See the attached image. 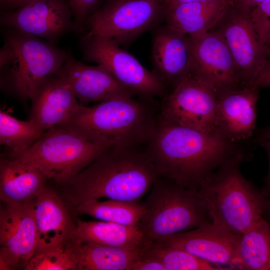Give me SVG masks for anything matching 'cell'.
I'll list each match as a JSON object with an SVG mask.
<instances>
[{
    "label": "cell",
    "mask_w": 270,
    "mask_h": 270,
    "mask_svg": "<svg viewBox=\"0 0 270 270\" xmlns=\"http://www.w3.org/2000/svg\"><path fill=\"white\" fill-rule=\"evenodd\" d=\"M146 252L160 260L166 270H222L184 250L160 243L150 242Z\"/></svg>",
    "instance_id": "83f0119b"
},
{
    "label": "cell",
    "mask_w": 270,
    "mask_h": 270,
    "mask_svg": "<svg viewBox=\"0 0 270 270\" xmlns=\"http://www.w3.org/2000/svg\"><path fill=\"white\" fill-rule=\"evenodd\" d=\"M34 202L4 203L0 210V247L18 256L24 267L34 255L36 246Z\"/></svg>",
    "instance_id": "ffe728a7"
},
{
    "label": "cell",
    "mask_w": 270,
    "mask_h": 270,
    "mask_svg": "<svg viewBox=\"0 0 270 270\" xmlns=\"http://www.w3.org/2000/svg\"><path fill=\"white\" fill-rule=\"evenodd\" d=\"M128 248L80 242L78 270H131L147 245Z\"/></svg>",
    "instance_id": "cb8c5ba5"
},
{
    "label": "cell",
    "mask_w": 270,
    "mask_h": 270,
    "mask_svg": "<svg viewBox=\"0 0 270 270\" xmlns=\"http://www.w3.org/2000/svg\"><path fill=\"white\" fill-rule=\"evenodd\" d=\"M212 30L224 38L240 70L242 86H252L270 48L258 40L250 12L234 5Z\"/></svg>",
    "instance_id": "7c38bea8"
},
{
    "label": "cell",
    "mask_w": 270,
    "mask_h": 270,
    "mask_svg": "<svg viewBox=\"0 0 270 270\" xmlns=\"http://www.w3.org/2000/svg\"><path fill=\"white\" fill-rule=\"evenodd\" d=\"M252 141L254 143L258 144L262 142L270 144V126L259 130Z\"/></svg>",
    "instance_id": "74e56055"
},
{
    "label": "cell",
    "mask_w": 270,
    "mask_h": 270,
    "mask_svg": "<svg viewBox=\"0 0 270 270\" xmlns=\"http://www.w3.org/2000/svg\"><path fill=\"white\" fill-rule=\"evenodd\" d=\"M12 29L0 50V70H8L18 96L31 100L48 77L59 73L70 54L38 36Z\"/></svg>",
    "instance_id": "8992f818"
},
{
    "label": "cell",
    "mask_w": 270,
    "mask_h": 270,
    "mask_svg": "<svg viewBox=\"0 0 270 270\" xmlns=\"http://www.w3.org/2000/svg\"><path fill=\"white\" fill-rule=\"evenodd\" d=\"M48 180L31 164L4 156L0 160V198L3 203L35 202Z\"/></svg>",
    "instance_id": "44dd1931"
},
{
    "label": "cell",
    "mask_w": 270,
    "mask_h": 270,
    "mask_svg": "<svg viewBox=\"0 0 270 270\" xmlns=\"http://www.w3.org/2000/svg\"><path fill=\"white\" fill-rule=\"evenodd\" d=\"M152 102L120 97L92 106L81 104L61 126L108 148L144 146L158 123Z\"/></svg>",
    "instance_id": "3957f363"
},
{
    "label": "cell",
    "mask_w": 270,
    "mask_h": 270,
    "mask_svg": "<svg viewBox=\"0 0 270 270\" xmlns=\"http://www.w3.org/2000/svg\"><path fill=\"white\" fill-rule=\"evenodd\" d=\"M250 17L259 40L270 48V0H266L252 8Z\"/></svg>",
    "instance_id": "f546056e"
},
{
    "label": "cell",
    "mask_w": 270,
    "mask_h": 270,
    "mask_svg": "<svg viewBox=\"0 0 270 270\" xmlns=\"http://www.w3.org/2000/svg\"><path fill=\"white\" fill-rule=\"evenodd\" d=\"M145 212L143 204L108 199L84 202L77 207L74 214L86 215L99 220L138 227Z\"/></svg>",
    "instance_id": "484cf974"
},
{
    "label": "cell",
    "mask_w": 270,
    "mask_h": 270,
    "mask_svg": "<svg viewBox=\"0 0 270 270\" xmlns=\"http://www.w3.org/2000/svg\"><path fill=\"white\" fill-rule=\"evenodd\" d=\"M86 60L106 69L118 82L132 90L141 99L152 101L169 92L165 84L144 68L132 54L121 48L114 39L94 36L84 40Z\"/></svg>",
    "instance_id": "9c48e42d"
},
{
    "label": "cell",
    "mask_w": 270,
    "mask_h": 270,
    "mask_svg": "<svg viewBox=\"0 0 270 270\" xmlns=\"http://www.w3.org/2000/svg\"><path fill=\"white\" fill-rule=\"evenodd\" d=\"M0 22L44 38L52 44L70 30H74L68 0H34L14 10L2 12Z\"/></svg>",
    "instance_id": "4fadbf2b"
},
{
    "label": "cell",
    "mask_w": 270,
    "mask_h": 270,
    "mask_svg": "<svg viewBox=\"0 0 270 270\" xmlns=\"http://www.w3.org/2000/svg\"><path fill=\"white\" fill-rule=\"evenodd\" d=\"M30 100V120L42 134L64 124L81 104L70 84L58 74L48 77Z\"/></svg>",
    "instance_id": "ac0fdd59"
},
{
    "label": "cell",
    "mask_w": 270,
    "mask_h": 270,
    "mask_svg": "<svg viewBox=\"0 0 270 270\" xmlns=\"http://www.w3.org/2000/svg\"><path fill=\"white\" fill-rule=\"evenodd\" d=\"M159 177L144 146L110 147L55 190L74 214L80 204L91 200L138 202Z\"/></svg>",
    "instance_id": "7a4b0ae2"
},
{
    "label": "cell",
    "mask_w": 270,
    "mask_h": 270,
    "mask_svg": "<svg viewBox=\"0 0 270 270\" xmlns=\"http://www.w3.org/2000/svg\"><path fill=\"white\" fill-rule=\"evenodd\" d=\"M236 268L270 270V222L264 217L240 236Z\"/></svg>",
    "instance_id": "d4e9b609"
},
{
    "label": "cell",
    "mask_w": 270,
    "mask_h": 270,
    "mask_svg": "<svg viewBox=\"0 0 270 270\" xmlns=\"http://www.w3.org/2000/svg\"><path fill=\"white\" fill-rule=\"evenodd\" d=\"M206 0H164L166 8H170L180 4Z\"/></svg>",
    "instance_id": "f35d334b"
},
{
    "label": "cell",
    "mask_w": 270,
    "mask_h": 270,
    "mask_svg": "<svg viewBox=\"0 0 270 270\" xmlns=\"http://www.w3.org/2000/svg\"><path fill=\"white\" fill-rule=\"evenodd\" d=\"M252 86L258 90L270 87V58L262 66Z\"/></svg>",
    "instance_id": "836d02e7"
},
{
    "label": "cell",
    "mask_w": 270,
    "mask_h": 270,
    "mask_svg": "<svg viewBox=\"0 0 270 270\" xmlns=\"http://www.w3.org/2000/svg\"><path fill=\"white\" fill-rule=\"evenodd\" d=\"M34 0H0L1 10L4 12L17 9Z\"/></svg>",
    "instance_id": "e575fe53"
},
{
    "label": "cell",
    "mask_w": 270,
    "mask_h": 270,
    "mask_svg": "<svg viewBox=\"0 0 270 270\" xmlns=\"http://www.w3.org/2000/svg\"><path fill=\"white\" fill-rule=\"evenodd\" d=\"M258 145L260 146L265 150L268 157L269 164L268 171L266 180V184L265 190L263 192L266 197L270 198V144L262 142L259 144Z\"/></svg>",
    "instance_id": "8d00e7d4"
},
{
    "label": "cell",
    "mask_w": 270,
    "mask_h": 270,
    "mask_svg": "<svg viewBox=\"0 0 270 270\" xmlns=\"http://www.w3.org/2000/svg\"><path fill=\"white\" fill-rule=\"evenodd\" d=\"M58 75L70 84L83 104L116 98H132L136 94L104 67L86 64L70 54Z\"/></svg>",
    "instance_id": "e0dca14e"
},
{
    "label": "cell",
    "mask_w": 270,
    "mask_h": 270,
    "mask_svg": "<svg viewBox=\"0 0 270 270\" xmlns=\"http://www.w3.org/2000/svg\"><path fill=\"white\" fill-rule=\"evenodd\" d=\"M131 270H166L160 260L154 256L148 254L145 250L144 254L134 262Z\"/></svg>",
    "instance_id": "1f68e13d"
},
{
    "label": "cell",
    "mask_w": 270,
    "mask_h": 270,
    "mask_svg": "<svg viewBox=\"0 0 270 270\" xmlns=\"http://www.w3.org/2000/svg\"><path fill=\"white\" fill-rule=\"evenodd\" d=\"M72 10L75 30H83L86 15L98 0H68Z\"/></svg>",
    "instance_id": "4dcf8cb0"
},
{
    "label": "cell",
    "mask_w": 270,
    "mask_h": 270,
    "mask_svg": "<svg viewBox=\"0 0 270 270\" xmlns=\"http://www.w3.org/2000/svg\"><path fill=\"white\" fill-rule=\"evenodd\" d=\"M20 262V258L16 254L8 248L0 247V270H16L18 268Z\"/></svg>",
    "instance_id": "d6a6232c"
},
{
    "label": "cell",
    "mask_w": 270,
    "mask_h": 270,
    "mask_svg": "<svg viewBox=\"0 0 270 270\" xmlns=\"http://www.w3.org/2000/svg\"><path fill=\"white\" fill-rule=\"evenodd\" d=\"M234 5V0H206L166 8V25L188 36L206 32Z\"/></svg>",
    "instance_id": "7402d4cb"
},
{
    "label": "cell",
    "mask_w": 270,
    "mask_h": 270,
    "mask_svg": "<svg viewBox=\"0 0 270 270\" xmlns=\"http://www.w3.org/2000/svg\"><path fill=\"white\" fill-rule=\"evenodd\" d=\"M107 148L64 126H56L23 152L4 156L36 166L57 185L74 176Z\"/></svg>",
    "instance_id": "52a82bcc"
},
{
    "label": "cell",
    "mask_w": 270,
    "mask_h": 270,
    "mask_svg": "<svg viewBox=\"0 0 270 270\" xmlns=\"http://www.w3.org/2000/svg\"><path fill=\"white\" fill-rule=\"evenodd\" d=\"M188 75L200 80L216 96L242 85L240 70L222 36L214 30L188 36Z\"/></svg>",
    "instance_id": "30bf717a"
},
{
    "label": "cell",
    "mask_w": 270,
    "mask_h": 270,
    "mask_svg": "<svg viewBox=\"0 0 270 270\" xmlns=\"http://www.w3.org/2000/svg\"><path fill=\"white\" fill-rule=\"evenodd\" d=\"M152 72L172 90L188 75V36L166 25L160 28L152 38Z\"/></svg>",
    "instance_id": "d6986e66"
},
{
    "label": "cell",
    "mask_w": 270,
    "mask_h": 270,
    "mask_svg": "<svg viewBox=\"0 0 270 270\" xmlns=\"http://www.w3.org/2000/svg\"><path fill=\"white\" fill-rule=\"evenodd\" d=\"M240 236L211 222L154 243L182 250L222 270H226L224 266L229 270L236 268Z\"/></svg>",
    "instance_id": "5bb4252c"
},
{
    "label": "cell",
    "mask_w": 270,
    "mask_h": 270,
    "mask_svg": "<svg viewBox=\"0 0 270 270\" xmlns=\"http://www.w3.org/2000/svg\"><path fill=\"white\" fill-rule=\"evenodd\" d=\"M80 242L46 250L34 255L24 267L26 270H76Z\"/></svg>",
    "instance_id": "f1b7e54d"
},
{
    "label": "cell",
    "mask_w": 270,
    "mask_h": 270,
    "mask_svg": "<svg viewBox=\"0 0 270 270\" xmlns=\"http://www.w3.org/2000/svg\"><path fill=\"white\" fill-rule=\"evenodd\" d=\"M164 0H108L88 17L84 38H110L118 44L138 37L156 26L165 14Z\"/></svg>",
    "instance_id": "ba28073f"
},
{
    "label": "cell",
    "mask_w": 270,
    "mask_h": 270,
    "mask_svg": "<svg viewBox=\"0 0 270 270\" xmlns=\"http://www.w3.org/2000/svg\"><path fill=\"white\" fill-rule=\"evenodd\" d=\"M216 98L210 88L188 76L163 98L158 122L207 133L216 132Z\"/></svg>",
    "instance_id": "8fae6325"
},
{
    "label": "cell",
    "mask_w": 270,
    "mask_h": 270,
    "mask_svg": "<svg viewBox=\"0 0 270 270\" xmlns=\"http://www.w3.org/2000/svg\"><path fill=\"white\" fill-rule=\"evenodd\" d=\"M42 134L31 120H20L0 110V144L10 150L4 156H13L23 152Z\"/></svg>",
    "instance_id": "4316f807"
},
{
    "label": "cell",
    "mask_w": 270,
    "mask_h": 270,
    "mask_svg": "<svg viewBox=\"0 0 270 270\" xmlns=\"http://www.w3.org/2000/svg\"><path fill=\"white\" fill-rule=\"evenodd\" d=\"M34 210L37 242L34 255L76 241V222L55 189L46 185L35 200Z\"/></svg>",
    "instance_id": "2e32d148"
},
{
    "label": "cell",
    "mask_w": 270,
    "mask_h": 270,
    "mask_svg": "<svg viewBox=\"0 0 270 270\" xmlns=\"http://www.w3.org/2000/svg\"><path fill=\"white\" fill-rule=\"evenodd\" d=\"M258 92L253 86H240L218 95L216 131L232 142H250L256 127Z\"/></svg>",
    "instance_id": "9a60e30c"
},
{
    "label": "cell",
    "mask_w": 270,
    "mask_h": 270,
    "mask_svg": "<svg viewBox=\"0 0 270 270\" xmlns=\"http://www.w3.org/2000/svg\"><path fill=\"white\" fill-rule=\"evenodd\" d=\"M146 212L138 228L149 242L212 222L196 192L159 177L143 204Z\"/></svg>",
    "instance_id": "5b68a950"
},
{
    "label": "cell",
    "mask_w": 270,
    "mask_h": 270,
    "mask_svg": "<svg viewBox=\"0 0 270 270\" xmlns=\"http://www.w3.org/2000/svg\"><path fill=\"white\" fill-rule=\"evenodd\" d=\"M248 143L231 142L218 132L207 133L158 122L144 148L160 177L196 192L226 160L251 154Z\"/></svg>",
    "instance_id": "6da1fadb"
},
{
    "label": "cell",
    "mask_w": 270,
    "mask_h": 270,
    "mask_svg": "<svg viewBox=\"0 0 270 270\" xmlns=\"http://www.w3.org/2000/svg\"><path fill=\"white\" fill-rule=\"evenodd\" d=\"M76 224L74 238L78 242L128 248H138L149 243L138 227L102 220H76Z\"/></svg>",
    "instance_id": "603a6c76"
},
{
    "label": "cell",
    "mask_w": 270,
    "mask_h": 270,
    "mask_svg": "<svg viewBox=\"0 0 270 270\" xmlns=\"http://www.w3.org/2000/svg\"><path fill=\"white\" fill-rule=\"evenodd\" d=\"M264 0H234L236 6L250 12Z\"/></svg>",
    "instance_id": "d590c367"
},
{
    "label": "cell",
    "mask_w": 270,
    "mask_h": 270,
    "mask_svg": "<svg viewBox=\"0 0 270 270\" xmlns=\"http://www.w3.org/2000/svg\"><path fill=\"white\" fill-rule=\"evenodd\" d=\"M266 214L270 222V198L266 197V203L263 215Z\"/></svg>",
    "instance_id": "ab89813d"
},
{
    "label": "cell",
    "mask_w": 270,
    "mask_h": 270,
    "mask_svg": "<svg viewBox=\"0 0 270 270\" xmlns=\"http://www.w3.org/2000/svg\"><path fill=\"white\" fill-rule=\"evenodd\" d=\"M251 154L234 156L209 174L196 192L214 224L242 235L263 217L266 196L242 175Z\"/></svg>",
    "instance_id": "277c9868"
}]
</instances>
